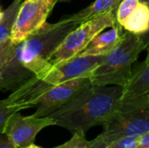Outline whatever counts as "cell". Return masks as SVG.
Wrapping results in <instances>:
<instances>
[{"label": "cell", "mask_w": 149, "mask_h": 148, "mask_svg": "<svg viewBox=\"0 0 149 148\" xmlns=\"http://www.w3.org/2000/svg\"><path fill=\"white\" fill-rule=\"evenodd\" d=\"M107 148H137V137H122L107 144Z\"/></svg>", "instance_id": "obj_19"}, {"label": "cell", "mask_w": 149, "mask_h": 148, "mask_svg": "<svg viewBox=\"0 0 149 148\" xmlns=\"http://www.w3.org/2000/svg\"><path fill=\"white\" fill-rule=\"evenodd\" d=\"M24 148H42V147H38V146H36L35 144H31V145H29V146H27L26 147H24Z\"/></svg>", "instance_id": "obj_24"}, {"label": "cell", "mask_w": 149, "mask_h": 148, "mask_svg": "<svg viewBox=\"0 0 149 148\" xmlns=\"http://www.w3.org/2000/svg\"><path fill=\"white\" fill-rule=\"evenodd\" d=\"M22 2V0H13L8 8L3 10V17L0 21V44L10 38L12 26Z\"/></svg>", "instance_id": "obj_14"}, {"label": "cell", "mask_w": 149, "mask_h": 148, "mask_svg": "<svg viewBox=\"0 0 149 148\" xmlns=\"http://www.w3.org/2000/svg\"><path fill=\"white\" fill-rule=\"evenodd\" d=\"M56 126L55 121L49 116L36 117L23 116L18 113L12 114L4 127L3 133L17 148H24L34 143L38 133L44 128Z\"/></svg>", "instance_id": "obj_8"}, {"label": "cell", "mask_w": 149, "mask_h": 148, "mask_svg": "<svg viewBox=\"0 0 149 148\" xmlns=\"http://www.w3.org/2000/svg\"><path fill=\"white\" fill-rule=\"evenodd\" d=\"M22 1H27V0H22Z\"/></svg>", "instance_id": "obj_30"}, {"label": "cell", "mask_w": 149, "mask_h": 148, "mask_svg": "<svg viewBox=\"0 0 149 148\" xmlns=\"http://www.w3.org/2000/svg\"><path fill=\"white\" fill-rule=\"evenodd\" d=\"M118 109H149V63L144 61L133 71L130 79L122 87Z\"/></svg>", "instance_id": "obj_10"}, {"label": "cell", "mask_w": 149, "mask_h": 148, "mask_svg": "<svg viewBox=\"0 0 149 148\" xmlns=\"http://www.w3.org/2000/svg\"><path fill=\"white\" fill-rule=\"evenodd\" d=\"M16 44H17L13 43L10 38L0 44V72L5 63L11 56L12 52L14 51Z\"/></svg>", "instance_id": "obj_18"}, {"label": "cell", "mask_w": 149, "mask_h": 148, "mask_svg": "<svg viewBox=\"0 0 149 148\" xmlns=\"http://www.w3.org/2000/svg\"><path fill=\"white\" fill-rule=\"evenodd\" d=\"M121 27L130 33L142 36L149 31V5L140 1L138 5L122 24Z\"/></svg>", "instance_id": "obj_12"}, {"label": "cell", "mask_w": 149, "mask_h": 148, "mask_svg": "<svg viewBox=\"0 0 149 148\" xmlns=\"http://www.w3.org/2000/svg\"><path fill=\"white\" fill-rule=\"evenodd\" d=\"M3 11H2V12L0 13V21L2 20V18H3Z\"/></svg>", "instance_id": "obj_27"}, {"label": "cell", "mask_w": 149, "mask_h": 148, "mask_svg": "<svg viewBox=\"0 0 149 148\" xmlns=\"http://www.w3.org/2000/svg\"><path fill=\"white\" fill-rule=\"evenodd\" d=\"M107 142L106 141L103 135L100 133L94 140L89 141L86 148H107Z\"/></svg>", "instance_id": "obj_20"}, {"label": "cell", "mask_w": 149, "mask_h": 148, "mask_svg": "<svg viewBox=\"0 0 149 148\" xmlns=\"http://www.w3.org/2000/svg\"><path fill=\"white\" fill-rule=\"evenodd\" d=\"M124 31V29L117 24L116 25L111 27L110 30L100 32L91 40L85 50L78 55L89 56L107 54L120 41Z\"/></svg>", "instance_id": "obj_11"}, {"label": "cell", "mask_w": 149, "mask_h": 148, "mask_svg": "<svg viewBox=\"0 0 149 148\" xmlns=\"http://www.w3.org/2000/svg\"><path fill=\"white\" fill-rule=\"evenodd\" d=\"M141 38H142V41H143V43L146 46V49H147L149 45V31L146 34L141 36Z\"/></svg>", "instance_id": "obj_23"}, {"label": "cell", "mask_w": 149, "mask_h": 148, "mask_svg": "<svg viewBox=\"0 0 149 148\" xmlns=\"http://www.w3.org/2000/svg\"><path fill=\"white\" fill-rule=\"evenodd\" d=\"M102 126L101 134L107 144L122 137H138L149 130V109H117Z\"/></svg>", "instance_id": "obj_6"}, {"label": "cell", "mask_w": 149, "mask_h": 148, "mask_svg": "<svg viewBox=\"0 0 149 148\" xmlns=\"http://www.w3.org/2000/svg\"><path fill=\"white\" fill-rule=\"evenodd\" d=\"M2 12V9H1V5H0V13Z\"/></svg>", "instance_id": "obj_29"}, {"label": "cell", "mask_w": 149, "mask_h": 148, "mask_svg": "<svg viewBox=\"0 0 149 148\" xmlns=\"http://www.w3.org/2000/svg\"><path fill=\"white\" fill-rule=\"evenodd\" d=\"M104 58L105 55H77L69 60L52 66L38 79L51 85H56L74 79L90 78L92 72L102 63Z\"/></svg>", "instance_id": "obj_7"}, {"label": "cell", "mask_w": 149, "mask_h": 148, "mask_svg": "<svg viewBox=\"0 0 149 148\" xmlns=\"http://www.w3.org/2000/svg\"><path fill=\"white\" fill-rule=\"evenodd\" d=\"M143 50L146 46L141 36L125 31L118 44L105 55L102 63L92 72L91 83L125 86L132 76L133 64Z\"/></svg>", "instance_id": "obj_3"}, {"label": "cell", "mask_w": 149, "mask_h": 148, "mask_svg": "<svg viewBox=\"0 0 149 148\" xmlns=\"http://www.w3.org/2000/svg\"><path fill=\"white\" fill-rule=\"evenodd\" d=\"M56 3V0L23 1L11 29V41L19 44L38 31L46 23Z\"/></svg>", "instance_id": "obj_5"}, {"label": "cell", "mask_w": 149, "mask_h": 148, "mask_svg": "<svg viewBox=\"0 0 149 148\" xmlns=\"http://www.w3.org/2000/svg\"><path fill=\"white\" fill-rule=\"evenodd\" d=\"M140 3V0H121L116 9L115 17L117 23L121 26L125 20L133 12L135 7Z\"/></svg>", "instance_id": "obj_16"}, {"label": "cell", "mask_w": 149, "mask_h": 148, "mask_svg": "<svg viewBox=\"0 0 149 148\" xmlns=\"http://www.w3.org/2000/svg\"><path fill=\"white\" fill-rule=\"evenodd\" d=\"M0 148H17L12 141L4 134L0 133Z\"/></svg>", "instance_id": "obj_22"}, {"label": "cell", "mask_w": 149, "mask_h": 148, "mask_svg": "<svg viewBox=\"0 0 149 148\" xmlns=\"http://www.w3.org/2000/svg\"><path fill=\"white\" fill-rule=\"evenodd\" d=\"M70 1H72V0H56L57 3L58 2H70Z\"/></svg>", "instance_id": "obj_26"}, {"label": "cell", "mask_w": 149, "mask_h": 148, "mask_svg": "<svg viewBox=\"0 0 149 148\" xmlns=\"http://www.w3.org/2000/svg\"><path fill=\"white\" fill-rule=\"evenodd\" d=\"M79 24L64 17L57 23H45L21 44V63L37 78L51 68L50 59L65 37Z\"/></svg>", "instance_id": "obj_2"}, {"label": "cell", "mask_w": 149, "mask_h": 148, "mask_svg": "<svg viewBox=\"0 0 149 148\" xmlns=\"http://www.w3.org/2000/svg\"><path fill=\"white\" fill-rule=\"evenodd\" d=\"M86 133L82 131L76 132L72 133V137L65 143L53 148H86L89 140L86 139Z\"/></svg>", "instance_id": "obj_17"}, {"label": "cell", "mask_w": 149, "mask_h": 148, "mask_svg": "<svg viewBox=\"0 0 149 148\" xmlns=\"http://www.w3.org/2000/svg\"><path fill=\"white\" fill-rule=\"evenodd\" d=\"M137 148H149V130L137 137Z\"/></svg>", "instance_id": "obj_21"}, {"label": "cell", "mask_w": 149, "mask_h": 148, "mask_svg": "<svg viewBox=\"0 0 149 148\" xmlns=\"http://www.w3.org/2000/svg\"><path fill=\"white\" fill-rule=\"evenodd\" d=\"M117 24L114 12L102 13L82 22L55 50L50 59L51 67L76 57L85 50L97 34Z\"/></svg>", "instance_id": "obj_4"}, {"label": "cell", "mask_w": 149, "mask_h": 148, "mask_svg": "<svg viewBox=\"0 0 149 148\" xmlns=\"http://www.w3.org/2000/svg\"><path fill=\"white\" fill-rule=\"evenodd\" d=\"M90 83L89 78H79L51 86L38 99L37 110L33 115L36 117L50 115L71 101Z\"/></svg>", "instance_id": "obj_9"}, {"label": "cell", "mask_w": 149, "mask_h": 148, "mask_svg": "<svg viewBox=\"0 0 149 148\" xmlns=\"http://www.w3.org/2000/svg\"><path fill=\"white\" fill-rule=\"evenodd\" d=\"M147 50H148V54H147V58H146V60H145V62L149 63V45H148V47L147 48Z\"/></svg>", "instance_id": "obj_25"}, {"label": "cell", "mask_w": 149, "mask_h": 148, "mask_svg": "<svg viewBox=\"0 0 149 148\" xmlns=\"http://www.w3.org/2000/svg\"><path fill=\"white\" fill-rule=\"evenodd\" d=\"M140 1H141V2H144V3H148V4L149 5V0H140Z\"/></svg>", "instance_id": "obj_28"}, {"label": "cell", "mask_w": 149, "mask_h": 148, "mask_svg": "<svg viewBox=\"0 0 149 148\" xmlns=\"http://www.w3.org/2000/svg\"><path fill=\"white\" fill-rule=\"evenodd\" d=\"M120 1L121 0H95L86 8L69 16V18L74 22L81 24L97 15L106 12H114Z\"/></svg>", "instance_id": "obj_13"}, {"label": "cell", "mask_w": 149, "mask_h": 148, "mask_svg": "<svg viewBox=\"0 0 149 148\" xmlns=\"http://www.w3.org/2000/svg\"><path fill=\"white\" fill-rule=\"evenodd\" d=\"M27 108L25 105L17 102L10 95L7 99L0 100V133H3L5 125L12 114Z\"/></svg>", "instance_id": "obj_15"}, {"label": "cell", "mask_w": 149, "mask_h": 148, "mask_svg": "<svg viewBox=\"0 0 149 148\" xmlns=\"http://www.w3.org/2000/svg\"><path fill=\"white\" fill-rule=\"evenodd\" d=\"M122 86L98 85L90 83L76 97L49 117L74 133H86L95 126H103L118 109Z\"/></svg>", "instance_id": "obj_1"}]
</instances>
